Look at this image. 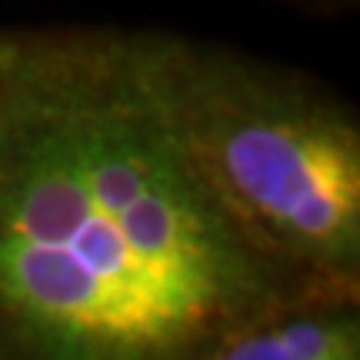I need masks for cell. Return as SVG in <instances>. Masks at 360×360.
Segmentation results:
<instances>
[{"instance_id":"6da1fadb","label":"cell","mask_w":360,"mask_h":360,"mask_svg":"<svg viewBox=\"0 0 360 360\" xmlns=\"http://www.w3.org/2000/svg\"><path fill=\"white\" fill-rule=\"evenodd\" d=\"M327 287L260 260L224 224L141 84L127 34L4 30L7 357L200 360L260 310Z\"/></svg>"},{"instance_id":"7a4b0ae2","label":"cell","mask_w":360,"mask_h":360,"mask_svg":"<svg viewBox=\"0 0 360 360\" xmlns=\"http://www.w3.org/2000/svg\"><path fill=\"white\" fill-rule=\"evenodd\" d=\"M130 57L197 187L283 274L360 287L357 110L304 70L164 30Z\"/></svg>"},{"instance_id":"3957f363","label":"cell","mask_w":360,"mask_h":360,"mask_svg":"<svg viewBox=\"0 0 360 360\" xmlns=\"http://www.w3.org/2000/svg\"><path fill=\"white\" fill-rule=\"evenodd\" d=\"M360 290L294 294L220 334L200 360H354L360 357Z\"/></svg>"},{"instance_id":"277c9868","label":"cell","mask_w":360,"mask_h":360,"mask_svg":"<svg viewBox=\"0 0 360 360\" xmlns=\"http://www.w3.org/2000/svg\"><path fill=\"white\" fill-rule=\"evenodd\" d=\"M0 47H4V30H0Z\"/></svg>"},{"instance_id":"5b68a950","label":"cell","mask_w":360,"mask_h":360,"mask_svg":"<svg viewBox=\"0 0 360 360\" xmlns=\"http://www.w3.org/2000/svg\"><path fill=\"white\" fill-rule=\"evenodd\" d=\"M0 357H7V354H4V347H0Z\"/></svg>"},{"instance_id":"8992f818","label":"cell","mask_w":360,"mask_h":360,"mask_svg":"<svg viewBox=\"0 0 360 360\" xmlns=\"http://www.w3.org/2000/svg\"><path fill=\"white\" fill-rule=\"evenodd\" d=\"M321 4H323V0H321Z\"/></svg>"}]
</instances>
